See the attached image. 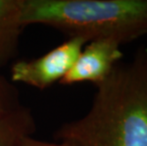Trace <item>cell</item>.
<instances>
[{"mask_svg":"<svg viewBox=\"0 0 147 146\" xmlns=\"http://www.w3.org/2000/svg\"><path fill=\"white\" fill-rule=\"evenodd\" d=\"M23 22L88 42L111 38L123 45L147 34V0H24Z\"/></svg>","mask_w":147,"mask_h":146,"instance_id":"obj_2","label":"cell"},{"mask_svg":"<svg viewBox=\"0 0 147 146\" xmlns=\"http://www.w3.org/2000/svg\"><path fill=\"white\" fill-rule=\"evenodd\" d=\"M23 106L14 83L0 71V117L9 115Z\"/></svg>","mask_w":147,"mask_h":146,"instance_id":"obj_7","label":"cell"},{"mask_svg":"<svg viewBox=\"0 0 147 146\" xmlns=\"http://www.w3.org/2000/svg\"><path fill=\"white\" fill-rule=\"evenodd\" d=\"M87 43L82 37H68L42 56L15 61L11 67L10 80L40 90L49 88L64 79Z\"/></svg>","mask_w":147,"mask_h":146,"instance_id":"obj_3","label":"cell"},{"mask_svg":"<svg viewBox=\"0 0 147 146\" xmlns=\"http://www.w3.org/2000/svg\"><path fill=\"white\" fill-rule=\"evenodd\" d=\"M88 112L56 130L76 146H147V46L96 85Z\"/></svg>","mask_w":147,"mask_h":146,"instance_id":"obj_1","label":"cell"},{"mask_svg":"<svg viewBox=\"0 0 147 146\" xmlns=\"http://www.w3.org/2000/svg\"><path fill=\"white\" fill-rule=\"evenodd\" d=\"M35 130L32 111L23 105L14 112L0 117V146H24V141L32 137Z\"/></svg>","mask_w":147,"mask_h":146,"instance_id":"obj_6","label":"cell"},{"mask_svg":"<svg viewBox=\"0 0 147 146\" xmlns=\"http://www.w3.org/2000/svg\"><path fill=\"white\" fill-rule=\"evenodd\" d=\"M24 146H76L73 143L67 141H47L42 139H37L33 137L27 138L23 142Z\"/></svg>","mask_w":147,"mask_h":146,"instance_id":"obj_8","label":"cell"},{"mask_svg":"<svg viewBox=\"0 0 147 146\" xmlns=\"http://www.w3.org/2000/svg\"><path fill=\"white\" fill-rule=\"evenodd\" d=\"M24 0H0V68L17 56L23 22Z\"/></svg>","mask_w":147,"mask_h":146,"instance_id":"obj_5","label":"cell"},{"mask_svg":"<svg viewBox=\"0 0 147 146\" xmlns=\"http://www.w3.org/2000/svg\"><path fill=\"white\" fill-rule=\"evenodd\" d=\"M121 44L111 38L89 41L60 85L91 83L95 86L107 78L123 57Z\"/></svg>","mask_w":147,"mask_h":146,"instance_id":"obj_4","label":"cell"}]
</instances>
